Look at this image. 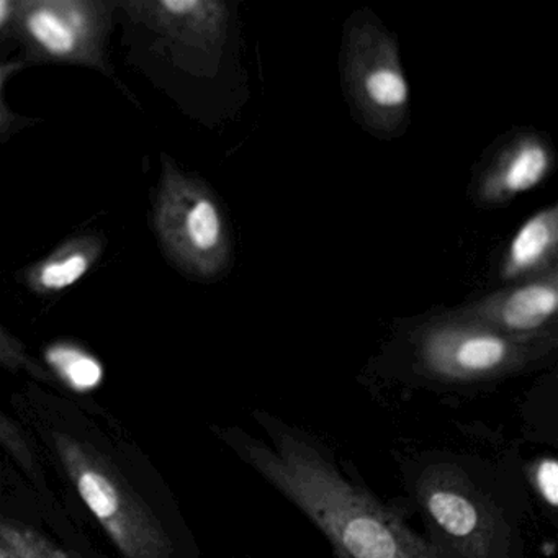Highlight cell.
Returning <instances> with one entry per match:
<instances>
[{"instance_id":"cell-20","label":"cell","mask_w":558,"mask_h":558,"mask_svg":"<svg viewBox=\"0 0 558 558\" xmlns=\"http://www.w3.org/2000/svg\"><path fill=\"white\" fill-rule=\"evenodd\" d=\"M0 558H25L24 555L19 554L17 550L11 547V545L5 544V542L0 541Z\"/></svg>"},{"instance_id":"cell-4","label":"cell","mask_w":558,"mask_h":558,"mask_svg":"<svg viewBox=\"0 0 558 558\" xmlns=\"http://www.w3.org/2000/svg\"><path fill=\"white\" fill-rule=\"evenodd\" d=\"M342 84L359 119L372 133L397 136L410 117V86L397 41L371 17L357 15L342 45Z\"/></svg>"},{"instance_id":"cell-11","label":"cell","mask_w":558,"mask_h":558,"mask_svg":"<svg viewBox=\"0 0 558 558\" xmlns=\"http://www.w3.org/2000/svg\"><path fill=\"white\" fill-rule=\"evenodd\" d=\"M558 207L542 208L529 218L509 243L501 263L505 282H524L558 269Z\"/></svg>"},{"instance_id":"cell-2","label":"cell","mask_w":558,"mask_h":558,"mask_svg":"<svg viewBox=\"0 0 558 558\" xmlns=\"http://www.w3.org/2000/svg\"><path fill=\"white\" fill-rule=\"evenodd\" d=\"M153 223L162 253L191 279L211 282L233 264V238L220 198L168 156H162Z\"/></svg>"},{"instance_id":"cell-18","label":"cell","mask_w":558,"mask_h":558,"mask_svg":"<svg viewBox=\"0 0 558 558\" xmlns=\"http://www.w3.org/2000/svg\"><path fill=\"white\" fill-rule=\"evenodd\" d=\"M21 70V63L0 60V135L8 132L15 122V116L5 102L4 90L9 80Z\"/></svg>"},{"instance_id":"cell-15","label":"cell","mask_w":558,"mask_h":558,"mask_svg":"<svg viewBox=\"0 0 558 558\" xmlns=\"http://www.w3.org/2000/svg\"><path fill=\"white\" fill-rule=\"evenodd\" d=\"M48 355L74 384L90 385L99 378V365L84 352L71 348H53Z\"/></svg>"},{"instance_id":"cell-19","label":"cell","mask_w":558,"mask_h":558,"mask_svg":"<svg viewBox=\"0 0 558 558\" xmlns=\"http://www.w3.org/2000/svg\"><path fill=\"white\" fill-rule=\"evenodd\" d=\"M15 12V0H0V31L12 24Z\"/></svg>"},{"instance_id":"cell-8","label":"cell","mask_w":558,"mask_h":558,"mask_svg":"<svg viewBox=\"0 0 558 558\" xmlns=\"http://www.w3.org/2000/svg\"><path fill=\"white\" fill-rule=\"evenodd\" d=\"M430 522L463 558H496L499 531L489 509L457 470L434 466L417 483Z\"/></svg>"},{"instance_id":"cell-5","label":"cell","mask_w":558,"mask_h":558,"mask_svg":"<svg viewBox=\"0 0 558 558\" xmlns=\"http://www.w3.org/2000/svg\"><path fill=\"white\" fill-rule=\"evenodd\" d=\"M117 8L107 0H15L12 25L34 57L107 74Z\"/></svg>"},{"instance_id":"cell-6","label":"cell","mask_w":558,"mask_h":558,"mask_svg":"<svg viewBox=\"0 0 558 558\" xmlns=\"http://www.w3.org/2000/svg\"><path fill=\"white\" fill-rule=\"evenodd\" d=\"M544 345L519 341L459 312L433 319L416 336L424 371L447 381H478L511 374Z\"/></svg>"},{"instance_id":"cell-1","label":"cell","mask_w":558,"mask_h":558,"mask_svg":"<svg viewBox=\"0 0 558 558\" xmlns=\"http://www.w3.org/2000/svg\"><path fill=\"white\" fill-rule=\"evenodd\" d=\"M272 436L274 447L246 436L233 444L322 529L338 558H444L390 509L349 483L312 442L283 427H272Z\"/></svg>"},{"instance_id":"cell-7","label":"cell","mask_w":558,"mask_h":558,"mask_svg":"<svg viewBox=\"0 0 558 558\" xmlns=\"http://www.w3.org/2000/svg\"><path fill=\"white\" fill-rule=\"evenodd\" d=\"M119 8L133 24L161 40L185 66L197 58L205 66H214L227 40L230 12L218 0H129Z\"/></svg>"},{"instance_id":"cell-10","label":"cell","mask_w":558,"mask_h":558,"mask_svg":"<svg viewBox=\"0 0 558 558\" xmlns=\"http://www.w3.org/2000/svg\"><path fill=\"white\" fill-rule=\"evenodd\" d=\"M551 146L537 133H522L499 149L476 184L480 204L495 207L532 191L554 169Z\"/></svg>"},{"instance_id":"cell-3","label":"cell","mask_w":558,"mask_h":558,"mask_svg":"<svg viewBox=\"0 0 558 558\" xmlns=\"http://www.w3.org/2000/svg\"><path fill=\"white\" fill-rule=\"evenodd\" d=\"M54 450L71 483L125 558H172L174 547L158 515L117 466L86 440L54 430Z\"/></svg>"},{"instance_id":"cell-17","label":"cell","mask_w":558,"mask_h":558,"mask_svg":"<svg viewBox=\"0 0 558 558\" xmlns=\"http://www.w3.org/2000/svg\"><path fill=\"white\" fill-rule=\"evenodd\" d=\"M534 483L542 498L557 508L558 505V463L555 459H544L534 470Z\"/></svg>"},{"instance_id":"cell-13","label":"cell","mask_w":558,"mask_h":558,"mask_svg":"<svg viewBox=\"0 0 558 558\" xmlns=\"http://www.w3.org/2000/svg\"><path fill=\"white\" fill-rule=\"evenodd\" d=\"M0 541L11 545L25 558H71L34 527L11 519H0Z\"/></svg>"},{"instance_id":"cell-14","label":"cell","mask_w":558,"mask_h":558,"mask_svg":"<svg viewBox=\"0 0 558 558\" xmlns=\"http://www.w3.org/2000/svg\"><path fill=\"white\" fill-rule=\"evenodd\" d=\"M0 364L12 372H28V374L40 378V380H48L50 378L44 365L38 364L28 354L25 345L15 336H12L2 323H0Z\"/></svg>"},{"instance_id":"cell-9","label":"cell","mask_w":558,"mask_h":558,"mask_svg":"<svg viewBox=\"0 0 558 558\" xmlns=\"http://www.w3.org/2000/svg\"><path fill=\"white\" fill-rule=\"evenodd\" d=\"M557 310L558 269H555L492 293L459 313L519 341L545 344L548 332L555 331Z\"/></svg>"},{"instance_id":"cell-12","label":"cell","mask_w":558,"mask_h":558,"mask_svg":"<svg viewBox=\"0 0 558 558\" xmlns=\"http://www.w3.org/2000/svg\"><path fill=\"white\" fill-rule=\"evenodd\" d=\"M102 253L104 241L97 234L71 238L25 272V286L41 296L64 292L93 270Z\"/></svg>"},{"instance_id":"cell-16","label":"cell","mask_w":558,"mask_h":558,"mask_svg":"<svg viewBox=\"0 0 558 558\" xmlns=\"http://www.w3.org/2000/svg\"><path fill=\"white\" fill-rule=\"evenodd\" d=\"M0 447L27 473L35 472V457L31 444L25 439L17 424L0 410Z\"/></svg>"}]
</instances>
